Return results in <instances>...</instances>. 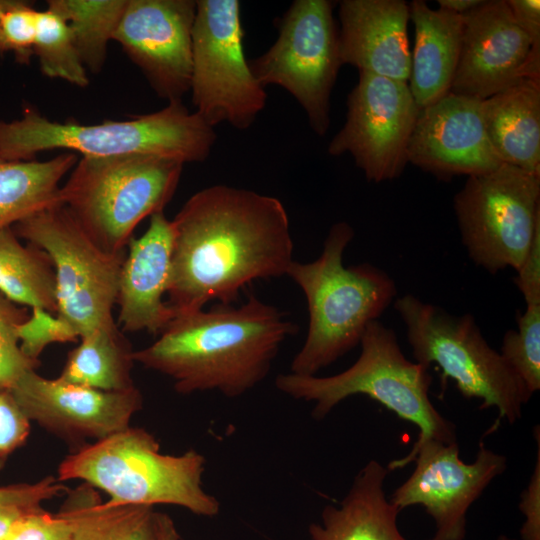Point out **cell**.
<instances>
[{
    "label": "cell",
    "instance_id": "obj_1",
    "mask_svg": "<svg viewBox=\"0 0 540 540\" xmlns=\"http://www.w3.org/2000/svg\"><path fill=\"white\" fill-rule=\"evenodd\" d=\"M172 224L166 302L175 315L210 301L231 304L253 281L286 275L294 261L289 217L273 196L213 185L190 196Z\"/></svg>",
    "mask_w": 540,
    "mask_h": 540
},
{
    "label": "cell",
    "instance_id": "obj_2",
    "mask_svg": "<svg viewBox=\"0 0 540 540\" xmlns=\"http://www.w3.org/2000/svg\"><path fill=\"white\" fill-rule=\"evenodd\" d=\"M298 331L277 307L254 295L240 306L176 314L135 363L169 377L176 392L217 391L236 398L268 375L284 341Z\"/></svg>",
    "mask_w": 540,
    "mask_h": 540
},
{
    "label": "cell",
    "instance_id": "obj_3",
    "mask_svg": "<svg viewBox=\"0 0 540 540\" xmlns=\"http://www.w3.org/2000/svg\"><path fill=\"white\" fill-rule=\"evenodd\" d=\"M353 238L351 225L337 222L317 259L294 260L289 266L286 275L303 291L309 314L306 339L293 357L291 373L316 375L351 351L395 299V281L385 270L370 263L344 266Z\"/></svg>",
    "mask_w": 540,
    "mask_h": 540
},
{
    "label": "cell",
    "instance_id": "obj_4",
    "mask_svg": "<svg viewBox=\"0 0 540 540\" xmlns=\"http://www.w3.org/2000/svg\"><path fill=\"white\" fill-rule=\"evenodd\" d=\"M215 142L214 128L182 100L153 113L96 124L53 121L31 107L19 119L0 120V156L7 160H33L61 149L82 157L142 154L186 164L206 160Z\"/></svg>",
    "mask_w": 540,
    "mask_h": 540
},
{
    "label": "cell",
    "instance_id": "obj_5",
    "mask_svg": "<svg viewBox=\"0 0 540 540\" xmlns=\"http://www.w3.org/2000/svg\"><path fill=\"white\" fill-rule=\"evenodd\" d=\"M358 359L331 376L279 374L276 388L285 395L312 402L311 416L324 419L340 402L366 395L418 428L411 450L430 440L457 442L456 425L443 417L429 397L432 376L428 368L406 358L393 329L371 322L361 341Z\"/></svg>",
    "mask_w": 540,
    "mask_h": 540
},
{
    "label": "cell",
    "instance_id": "obj_6",
    "mask_svg": "<svg viewBox=\"0 0 540 540\" xmlns=\"http://www.w3.org/2000/svg\"><path fill=\"white\" fill-rule=\"evenodd\" d=\"M204 470L197 451L163 454L151 433L130 426L75 449L59 464L57 479L82 480L107 493L110 505H176L214 517L220 502L204 490Z\"/></svg>",
    "mask_w": 540,
    "mask_h": 540
},
{
    "label": "cell",
    "instance_id": "obj_7",
    "mask_svg": "<svg viewBox=\"0 0 540 540\" xmlns=\"http://www.w3.org/2000/svg\"><path fill=\"white\" fill-rule=\"evenodd\" d=\"M183 166L153 155L84 156L61 186V202L100 249L120 253L142 220L164 211Z\"/></svg>",
    "mask_w": 540,
    "mask_h": 540
},
{
    "label": "cell",
    "instance_id": "obj_8",
    "mask_svg": "<svg viewBox=\"0 0 540 540\" xmlns=\"http://www.w3.org/2000/svg\"><path fill=\"white\" fill-rule=\"evenodd\" d=\"M402 319L415 362L429 368L437 364L443 383L453 379L466 399H481L480 409L496 408L498 418L513 424L522 417L523 406L532 395L493 349L471 314L454 315L445 309L405 294L394 302Z\"/></svg>",
    "mask_w": 540,
    "mask_h": 540
},
{
    "label": "cell",
    "instance_id": "obj_9",
    "mask_svg": "<svg viewBox=\"0 0 540 540\" xmlns=\"http://www.w3.org/2000/svg\"><path fill=\"white\" fill-rule=\"evenodd\" d=\"M12 229L49 256L56 279V315L79 339L117 324L112 311L127 250L111 254L100 249L64 205L30 216Z\"/></svg>",
    "mask_w": 540,
    "mask_h": 540
},
{
    "label": "cell",
    "instance_id": "obj_10",
    "mask_svg": "<svg viewBox=\"0 0 540 540\" xmlns=\"http://www.w3.org/2000/svg\"><path fill=\"white\" fill-rule=\"evenodd\" d=\"M453 207L471 261L493 275L517 272L540 225V175L502 163L467 177Z\"/></svg>",
    "mask_w": 540,
    "mask_h": 540
},
{
    "label": "cell",
    "instance_id": "obj_11",
    "mask_svg": "<svg viewBox=\"0 0 540 540\" xmlns=\"http://www.w3.org/2000/svg\"><path fill=\"white\" fill-rule=\"evenodd\" d=\"M190 92L195 112L213 128L247 129L264 109L265 88L244 56L239 1H196Z\"/></svg>",
    "mask_w": 540,
    "mask_h": 540
},
{
    "label": "cell",
    "instance_id": "obj_12",
    "mask_svg": "<svg viewBox=\"0 0 540 540\" xmlns=\"http://www.w3.org/2000/svg\"><path fill=\"white\" fill-rule=\"evenodd\" d=\"M248 64L264 88L287 90L304 109L312 130L325 135L330 95L342 65L333 2L295 0L280 21L276 41Z\"/></svg>",
    "mask_w": 540,
    "mask_h": 540
},
{
    "label": "cell",
    "instance_id": "obj_13",
    "mask_svg": "<svg viewBox=\"0 0 540 540\" xmlns=\"http://www.w3.org/2000/svg\"><path fill=\"white\" fill-rule=\"evenodd\" d=\"M412 462V474L389 501L400 511L422 506L435 522L431 540H464L469 508L507 468L506 456L486 448L482 440L472 463L461 460L458 442L430 440L390 461L386 468L390 472Z\"/></svg>",
    "mask_w": 540,
    "mask_h": 540
},
{
    "label": "cell",
    "instance_id": "obj_14",
    "mask_svg": "<svg viewBox=\"0 0 540 540\" xmlns=\"http://www.w3.org/2000/svg\"><path fill=\"white\" fill-rule=\"evenodd\" d=\"M407 82L359 72L348 94L346 121L328 145L331 156L349 153L370 182L398 178L420 113Z\"/></svg>",
    "mask_w": 540,
    "mask_h": 540
},
{
    "label": "cell",
    "instance_id": "obj_15",
    "mask_svg": "<svg viewBox=\"0 0 540 540\" xmlns=\"http://www.w3.org/2000/svg\"><path fill=\"white\" fill-rule=\"evenodd\" d=\"M195 13L194 0H127L113 36L168 102L190 91Z\"/></svg>",
    "mask_w": 540,
    "mask_h": 540
},
{
    "label": "cell",
    "instance_id": "obj_16",
    "mask_svg": "<svg viewBox=\"0 0 540 540\" xmlns=\"http://www.w3.org/2000/svg\"><path fill=\"white\" fill-rule=\"evenodd\" d=\"M462 17L450 92L484 100L523 78L540 81V50L516 23L507 0H483Z\"/></svg>",
    "mask_w": 540,
    "mask_h": 540
},
{
    "label": "cell",
    "instance_id": "obj_17",
    "mask_svg": "<svg viewBox=\"0 0 540 540\" xmlns=\"http://www.w3.org/2000/svg\"><path fill=\"white\" fill-rule=\"evenodd\" d=\"M29 418L71 443L95 441L130 427L142 409L143 396L135 386L125 391H102L25 372L10 389Z\"/></svg>",
    "mask_w": 540,
    "mask_h": 540
},
{
    "label": "cell",
    "instance_id": "obj_18",
    "mask_svg": "<svg viewBox=\"0 0 540 540\" xmlns=\"http://www.w3.org/2000/svg\"><path fill=\"white\" fill-rule=\"evenodd\" d=\"M477 98L449 92L420 110L407 161L442 181L498 168L502 161L487 136Z\"/></svg>",
    "mask_w": 540,
    "mask_h": 540
},
{
    "label": "cell",
    "instance_id": "obj_19",
    "mask_svg": "<svg viewBox=\"0 0 540 540\" xmlns=\"http://www.w3.org/2000/svg\"><path fill=\"white\" fill-rule=\"evenodd\" d=\"M174 229L164 211L150 216L147 230L128 243L116 305L123 332L160 335L175 317L164 301L169 285Z\"/></svg>",
    "mask_w": 540,
    "mask_h": 540
},
{
    "label": "cell",
    "instance_id": "obj_20",
    "mask_svg": "<svg viewBox=\"0 0 540 540\" xmlns=\"http://www.w3.org/2000/svg\"><path fill=\"white\" fill-rule=\"evenodd\" d=\"M338 14L342 65L349 64L359 72L408 82L410 9L406 1L342 0Z\"/></svg>",
    "mask_w": 540,
    "mask_h": 540
},
{
    "label": "cell",
    "instance_id": "obj_21",
    "mask_svg": "<svg viewBox=\"0 0 540 540\" xmlns=\"http://www.w3.org/2000/svg\"><path fill=\"white\" fill-rule=\"evenodd\" d=\"M388 472L377 460L367 462L339 505H326L321 513V523L309 525L310 539L408 540L397 526L401 511L385 494Z\"/></svg>",
    "mask_w": 540,
    "mask_h": 540
},
{
    "label": "cell",
    "instance_id": "obj_22",
    "mask_svg": "<svg viewBox=\"0 0 540 540\" xmlns=\"http://www.w3.org/2000/svg\"><path fill=\"white\" fill-rule=\"evenodd\" d=\"M409 9L415 43L407 83L422 109L451 91L461 51L463 17L432 9L423 0H413Z\"/></svg>",
    "mask_w": 540,
    "mask_h": 540
},
{
    "label": "cell",
    "instance_id": "obj_23",
    "mask_svg": "<svg viewBox=\"0 0 540 540\" xmlns=\"http://www.w3.org/2000/svg\"><path fill=\"white\" fill-rule=\"evenodd\" d=\"M481 110L502 163L540 175V81L523 78L482 100Z\"/></svg>",
    "mask_w": 540,
    "mask_h": 540
},
{
    "label": "cell",
    "instance_id": "obj_24",
    "mask_svg": "<svg viewBox=\"0 0 540 540\" xmlns=\"http://www.w3.org/2000/svg\"><path fill=\"white\" fill-rule=\"evenodd\" d=\"M78 159L77 154L67 151L45 161L0 156V230L63 205L60 182Z\"/></svg>",
    "mask_w": 540,
    "mask_h": 540
},
{
    "label": "cell",
    "instance_id": "obj_25",
    "mask_svg": "<svg viewBox=\"0 0 540 540\" xmlns=\"http://www.w3.org/2000/svg\"><path fill=\"white\" fill-rule=\"evenodd\" d=\"M59 513L69 521L73 540H156L153 506L110 505L87 483L67 490Z\"/></svg>",
    "mask_w": 540,
    "mask_h": 540
},
{
    "label": "cell",
    "instance_id": "obj_26",
    "mask_svg": "<svg viewBox=\"0 0 540 540\" xmlns=\"http://www.w3.org/2000/svg\"><path fill=\"white\" fill-rule=\"evenodd\" d=\"M133 353L118 324L97 329L79 339L58 378L102 391H125L135 387Z\"/></svg>",
    "mask_w": 540,
    "mask_h": 540
},
{
    "label": "cell",
    "instance_id": "obj_27",
    "mask_svg": "<svg viewBox=\"0 0 540 540\" xmlns=\"http://www.w3.org/2000/svg\"><path fill=\"white\" fill-rule=\"evenodd\" d=\"M0 293L24 307L57 314L56 279L45 251L22 243L12 227L0 230Z\"/></svg>",
    "mask_w": 540,
    "mask_h": 540
},
{
    "label": "cell",
    "instance_id": "obj_28",
    "mask_svg": "<svg viewBox=\"0 0 540 540\" xmlns=\"http://www.w3.org/2000/svg\"><path fill=\"white\" fill-rule=\"evenodd\" d=\"M126 4L127 0H49L47 8L69 26L87 72L99 73Z\"/></svg>",
    "mask_w": 540,
    "mask_h": 540
},
{
    "label": "cell",
    "instance_id": "obj_29",
    "mask_svg": "<svg viewBox=\"0 0 540 540\" xmlns=\"http://www.w3.org/2000/svg\"><path fill=\"white\" fill-rule=\"evenodd\" d=\"M33 53L46 77L61 79L78 87L89 84L88 72L77 52L69 26L47 7L37 13Z\"/></svg>",
    "mask_w": 540,
    "mask_h": 540
},
{
    "label": "cell",
    "instance_id": "obj_30",
    "mask_svg": "<svg viewBox=\"0 0 540 540\" xmlns=\"http://www.w3.org/2000/svg\"><path fill=\"white\" fill-rule=\"evenodd\" d=\"M500 354L533 395L540 389V304H526L517 329L506 331Z\"/></svg>",
    "mask_w": 540,
    "mask_h": 540
},
{
    "label": "cell",
    "instance_id": "obj_31",
    "mask_svg": "<svg viewBox=\"0 0 540 540\" xmlns=\"http://www.w3.org/2000/svg\"><path fill=\"white\" fill-rule=\"evenodd\" d=\"M29 315L26 307L0 293V388L11 389L25 372L40 365L22 353L17 336V328Z\"/></svg>",
    "mask_w": 540,
    "mask_h": 540
},
{
    "label": "cell",
    "instance_id": "obj_32",
    "mask_svg": "<svg viewBox=\"0 0 540 540\" xmlns=\"http://www.w3.org/2000/svg\"><path fill=\"white\" fill-rule=\"evenodd\" d=\"M37 13L28 2L4 0L0 8V40L2 55L12 52L15 59L28 64L34 55Z\"/></svg>",
    "mask_w": 540,
    "mask_h": 540
},
{
    "label": "cell",
    "instance_id": "obj_33",
    "mask_svg": "<svg viewBox=\"0 0 540 540\" xmlns=\"http://www.w3.org/2000/svg\"><path fill=\"white\" fill-rule=\"evenodd\" d=\"M17 336L22 353L32 360H39L50 344L79 340L78 333L67 321L41 308L31 309L29 317L17 328Z\"/></svg>",
    "mask_w": 540,
    "mask_h": 540
},
{
    "label": "cell",
    "instance_id": "obj_34",
    "mask_svg": "<svg viewBox=\"0 0 540 540\" xmlns=\"http://www.w3.org/2000/svg\"><path fill=\"white\" fill-rule=\"evenodd\" d=\"M6 540H73L69 521L41 505L23 511L12 523Z\"/></svg>",
    "mask_w": 540,
    "mask_h": 540
},
{
    "label": "cell",
    "instance_id": "obj_35",
    "mask_svg": "<svg viewBox=\"0 0 540 540\" xmlns=\"http://www.w3.org/2000/svg\"><path fill=\"white\" fill-rule=\"evenodd\" d=\"M30 420L10 389L0 388V458L21 447L30 433Z\"/></svg>",
    "mask_w": 540,
    "mask_h": 540
},
{
    "label": "cell",
    "instance_id": "obj_36",
    "mask_svg": "<svg viewBox=\"0 0 540 540\" xmlns=\"http://www.w3.org/2000/svg\"><path fill=\"white\" fill-rule=\"evenodd\" d=\"M68 489L56 478L47 476L36 483H21L0 487V506H39Z\"/></svg>",
    "mask_w": 540,
    "mask_h": 540
},
{
    "label": "cell",
    "instance_id": "obj_37",
    "mask_svg": "<svg viewBox=\"0 0 540 540\" xmlns=\"http://www.w3.org/2000/svg\"><path fill=\"white\" fill-rule=\"evenodd\" d=\"M537 457L526 489L521 494L519 509L525 517L520 529L521 540H540V429L534 427Z\"/></svg>",
    "mask_w": 540,
    "mask_h": 540
},
{
    "label": "cell",
    "instance_id": "obj_38",
    "mask_svg": "<svg viewBox=\"0 0 540 540\" xmlns=\"http://www.w3.org/2000/svg\"><path fill=\"white\" fill-rule=\"evenodd\" d=\"M514 283L526 304H540V225L535 230L530 248L517 271Z\"/></svg>",
    "mask_w": 540,
    "mask_h": 540
},
{
    "label": "cell",
    "instance_id": "obj_39",
    "mask_svg": "<svg viewBox=\"0 0 540 540\" xmlns=\"http://www.w3.org/2000/svg\"><path fill=\"white\" fill-rule=\"evenodd\" d=\"M518 26L530 37L533 47L540 50V0H507Z\"/></svg>",
    "mask_w": 540,
    "mask_h": 540
},
{
    "label": "cell",
    "instance_id": "obj_40",
    "mask_svg": "<svg viewBox=\"0 0 540 540\" xmlns=\"http://www.w3.org/2000/svg\"><path fill=\"white\" fill-rule=\"evenodd\" d=\"M156 540H180L173 519L165 513H155Z\"/></svg>",
    "mask_w": 540,
    "mask_h": 540
},
{
    "label": "cell",
    "instance_id": "obj_41",
    "mask_svg": "<svg viewBox=\"0 0 540 540\" xmlns=\"http://www.w3.org/2000/svg\"><path fill=\"white\" fill-rule=\"evenodd\" d=\"M29 508L32 507L0 506V540H6L12 523L23 511Z\"/></svg>",
    "mask_w": 540,
    "mask_h": 540
},
{
    "label": "cell",
    "instance_id": "obj_42",
    "mask_svg": "<svg viewBox=\"0 0 540 540\" xmlns=\"http://www.w3.org/2000/svg\"><path fill=\"white\" fill-rule=\"evenodd\" d=\"M483 0H438L439 9L464 15L479 6Z\"/></svg>",
    "mask_w": 540,
    "mask_h": 540
},
{
    "label": "cell",
    "instance_id": "obj_43",
    "mask_svg": "<svg viewBox=\"0 0 540 540\" xmlns=\"http://www.w3.org/2000/svg\"><path fill=\"white\" fill-rule=\"evenodd\" d=\"M496 540H518L516 538H511V537H508L507 535H499L498 538Z\"/></svg>",
    "mask_w": 540,
    "mask_h": 540
},
{
    "label": "cell",
    "instance_id": "obj_44",
    "mask_svg": "<svg viewBox=\"0 0 540 540\" xmlns=\"http://www.w3.org/2000/svg\"><path fill=\"white\" fill-rule=\"evenodd\" d=\"M4 3V0H0V8L2 7ZM0 54L2 55V45H1V40H0Z\"/></svg>",
    "mask_w": 540,
    "mask_h": 540
},
{
    "label": "cell",
    "instance_id": "obj_45",
    "mask_svg": "<svg viewBox=\"0 0 540 540\" xmlns=\"http://www.w3.org/2000/svg\"><path fill=\"white\" fill-rule=\"evenodd\" d=\"M4 463H5V460L0 458V470L3 468Z\"/></svg>",
    "mask_w": 540,
    "mask_h": 540
}]
</instances>
